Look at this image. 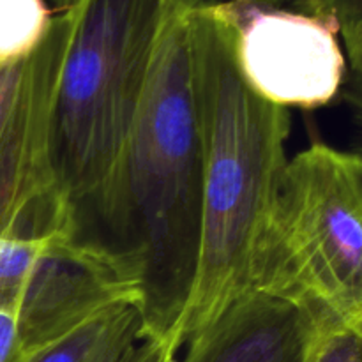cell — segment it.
I'll return each instance as SVG.
<instances>
[{"mask_svg":"<svg viewBox=\"0 0 362 362\" xmlns=\"http://www.w3.org/2000/svg\"><path fill=\"white\" fill-rule=\"evenodd\" d=\"M193 4L177 0L170 13L122 151L74 230V237L101 247L134 283L145 338H172L179 345L197 283L204 211Z\"/></svg>","mask_w":362,"mask_h":362,"instance_id":"1","label":"cell"},{"mask_svg":"<svg viewBox=\"0 0 362 362\" xmlns=\"http://www.w3.org/2000/svg\"><path fill=\"white\" fill-rule=\"evenodd\" d=\"M191 60L204 158V211L197 283L179 341L211 324L250 288L258 240L286 168L288 108L244 80L221 2L194 0Z\"/></svg>","mask_w":362,"mask_h":362,"instance_id":"2","label":"cell"},{"mask_svg":"<svg viewBox=\"0 0 362 362\" xmlns=\"http://www.w3.org/2000/svg\"><path fill=\"white\" fill-rule=\"evenodd\" d=\"M177 0H76L53 110L52 154L74 230L112 173Z\"/></svg>","mask_w":362,"mask_h":362,"instance_id":"3","label":"cell"},{"mask_svg":"<svg viewBox=\"0 0 362 362\" xmlns=\"http://www.w3.org/2000/svg\"><path fill=\"white\" fill-rule=\"evenodd\" d=\"M247 292L362 336V154L317 141L288 159Z\"/></svg>","mask_w":362,"mask_h":362,"instance_id":"4","label":"cell"},{"mask_svg":"<svg viewBox=\"0 0 362 362\" xmlns=\"http://www.w3.org/2000/svg\"><path fill=\"white\" fill-rule=\"evenodd\" d=\"M71 14L55 11L41 45L0 64V239L74 235L52 154L53 110Z\"/></svg>","mask_w":362,"mask_h":362,"instance_id":"5","label":"cell"},{"mask_svg":"<svg viewBox=\"0 0 362 362\" xmlns=\"http://www.w3.org/2000/svg\"><path fill=\"white\" fill-rule=\"evenodd\" d=\"M244 80L283 108L313 110L339 98L346 59L327 18L253 0L221 2Z\"/></svg>","mask_w":362,"mask_h":362,"instance_id":"6","label":"cell"},{"mask_svg":"<svg viewBox=\"0 0 362 362\" xmlns=\"http://www.w3.org/2000/svg\"><path fill=\"white\" fill-rule=\"evenodd\" d=\"M138 290L101 247L74 235L46 240L14 313L25 356Z\"/></svg>","mask_w":362,"mask_h":362,"instance_id":"7","label":"cell"},{"mask_svg":"<svg viewBox=\"0 0 362 362\" xmlns=\"http://www.w3.org/2000/svg\"><path fill=\"white\" fill-rule=\"evenodd\" d=\"M317 327L299 304L246 292L187 338L175 362H304Z\"/></svg>","mask_w":362,"mask_h":362,"instance_id":"8","label":"cell"},{"mask_svg":"<svg viewBox=\"0 0 362 362\" xmlns=\"http://www.w3.org/2000/svg\"><path fill=\"white\" fill-rule=\"evenodd\" d=\"M144 339L140 304L120 300L32 350L21 362H133Z\"/></svg>","mask_w":362,"mask_h":362,"instance_id":"9","label":"cell"},{"mask_svg":"<svg viewBox=\"0 0 362 362\" xmlns=\"http://www.w3.org/2000/svg\"><path fill=\"white\" fill-rule=\"evenodd\" d=\"M338 28L346 59V76L339 98L349 106L362 154V0H317L315 13Z\"/></svg>","mask_w":362,"mask_h":362,"instance_id":"10","label":"cell"},{"mask_svg":"<svg viewBox=\"0 0 362 362\" xmlns=\"http://www.w3.org/2000/svg\"><path fill=\"white\" fill-rule=\"evenodd\" d=\"M53 14L45 0H0V64L30 55L45 39Z\"/></svg>","mask_w":362,"mask_h":362,"instance_id":"11","label":"cell"},{"mask_svg":"<svg viewBox=\"0 0 362 362\" xmlns=\"http://www.w3.org/2000/svg\"><path fill=\"white\" fill-rule=\"evenodd\" d=\"M46 240L0 239V311L16 313L35 258Z\"/></svg>","mask_w":362,"mask_h":362,"instance_id":"12","label":"cell"},{"mask_svg":"<svg viewBox=\"0 0 362 362\" xmlns=\"http://www.w3.org/2000/svg\"><path fill=\"white\" fill-rule=\"evenodd\" d=\"M304 362H362V336L318 318L317 332Z\"/></svg>","mask_w":362,"mask_h":362,"instance_id":"13","label":"cell"},{"mask_svg":"<svg viewBox=\"0 0 362 362\" xmlns=\"http://www.w3.org/2000/svg\"><path fill=\"white\" fill-rule=\"evenodd\" d=\"M25 350L21 345L16 317L0 311V362H21Z\"/></svg>","mask_w":362,"mask_h":362,"instance_id":"14","label":"cell"},{"mask_svg":"<svg viewBox=\"0 0 362 362\" xmlns=\"http://www.w3.org/2000/svg\"><path fill=\"white\" fill-rule=\"evenodd\" d=\"M180 345L172 338H145L133 362H175Z\"/></svg>","mask_w":362,"mask_h":362,"instance_id":"15","label":"cell"},{"mask_svg":"<svg viewBox=\"0 0 362 362\" xmlns=\"http://www.w3.org/2000/svg\"><path fill=\"white\" fill-rule=\"evenodd\" d=\"M253 2L265 4V6H278V7L290 6V9H299V11H304V13L313 14L317 0H253Z\"/></svg>","mask_w":362,"mask_h":362,"instance_id":"16","label":"cell"},{"mask_svg":"<svg viewBox=\"0 0 362 362\" xmlns=\"http://www.w3.org/2000/svg\"><path fill=\"white\" fill-rule=\"evenodd\" d=\"M53 6H55V11H67L69 7L74 6L76 0H52Z\"/></svg>","mask_w":362,"mask_h":362,"instance_id":"17","label":"cell"}]
</instances>
